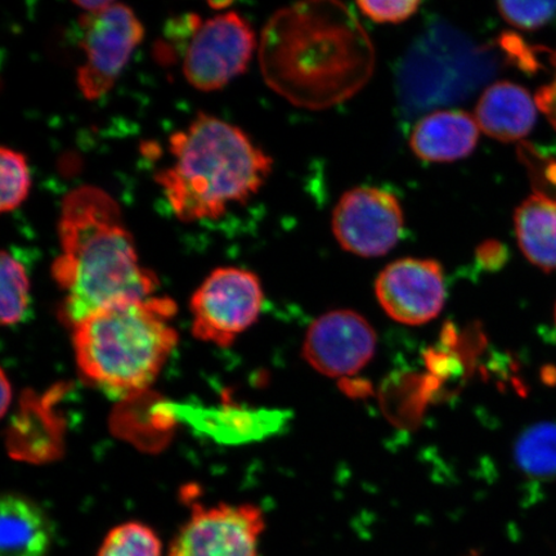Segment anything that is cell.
<instances>
[{
    "mask_svg": "<svg viewBox=\"0 0 556 556\" xmlns=\"http://www.w3.org/2000/svg\"><path fill=\"white\" fill-rule=\"evenodd\" d=\"M258 51L267 86L308 110L350 100L375 67L364 26L338 2H304L277 11L264 26Z\"/></svg>",
    "mask_w": 556,
    "mask_h": 556,
    "instance_id": "cell-1",
    "label": "cell"
},
{
    "mask_svg": "<svg viewBox=\"0 0 556 556\" xmlns=\"http://www.w3.org/2000/svg\"><path fill=\"white\" fill-rule=\"evenodd\" d=\"M58 231L52 277L64 291L60 316L70 328L108 305L154 296L157 277L139 263L121 206L106 191L89 185L68 191Z\"/></svg>",
    "mask_w": 556,
    "mask_h": 556,
    "instance_id": "cell-2",
    "label": "cell"
},
{
    "mask_svg": "<svg viewBox=\"0 0 556 556\" xmlns=\"http://www.w3.org/2000/svg\"><path fill=\"white\" fill-rule=\"evenodd\" d=\"M169 151L173 163L155 180L185 224L218 219L229 205L245 204L274 166L245 131L205 113L170 136Z\"/></svg>",
    "mask_w": 556,
    "mask_h": 556,
    "instance_id": "cell-3",
    "label": "cell"
},
{
    "mask_svg": "<svg viewBox=\"0 0 556 556\" xmlns=\"http://www.w3.org/2000/svg\"><path fill=\"white\" fill-rule=\"evenodd\" d=\"M170 298L117 302L92 313L73 328L79 372L111 400L148 389L178 343Z\"/></svg>",
    "mask_w": 556,
    "mask_h": 556,
    "instance_id": "cell-4",
    "label": "cell"
},
{
    "mask_svg": "<svg viewBox=\"0 0 556 556\" xmlns=\"http://www.w3.org/2000/svg\"><path fill=\"white\" fill-rule=\"evenodd\" d=\"M263 303L258 276L239 267L214 269L191 298L193 336L201 342L229 346L258 321Z\"/></svg>",
    "mask_w": 556,
    "mask_h": 556,
    "instance_id": "cell-5",
    "label": "cell"
},
{
    "mask_svg": "<svg viewBox=\"0 0 556 556\" xmlns=\"http://www.w3.org/2000/svg\"><path fill=\"white\" fill-rule=\"evenodd\" d=\"M79 26L85 61L76 72V86L86 100L97 101L119 79L141 45L144 27L130 7L117 2L101 12L83 13Z\"/></svg>",
    "mask_w": 556,
    "mask_h": 556,
    "instance_id": "cell-6",
    "label": "cell"
},
{
    "mask_svg": "<svg viewBox=\"0 0 556 556\" xmlns=\"http://www.w3.org/2000/svg\"><path fill=\"white\" fill-rule=\"evenodd\" d=\"M256 46L252 25L239 12L201 20L186 48L185 78L200 92L219 90L247 72Z\"/></svg>",
    "mask_w": 556,
    "mask_h": 556,
    "instance_id": "cell-7",
    "label": "cell"
},
{
    "mask_svg": "<svg viewBox=\"0 0 556 556\" xmlns=\"http://www.w3.org/2000/svg\"><path fill=\"white\" fill-rule=\"evenodd\" d=\"M264 528L263 511L254 505L194 504L168 556H260Z\"/></svg>",
    "mask_w": 556,
    "mask_h": 556,
    "instance_id": "cell-8",
    "label": "cell"
},
{
    "mask_svg": "<svg viewBox=\"0 0 556 556\" xmlns=\"http://www.w3.org/2000/svg\"><path fill=\"white\" fill-rule=\"evenodd\" d=\"M332 232L346 252L378 258L397 245L405 215L397 198L377 187H357L340 198L332 213Z\"/></svg>",
    "mask_w": 556,
    "mask_h": 556,
    "instance_id": "cell-9",
    "label": "cell"
},
{
    "mask_svg": "<svg viewBox=\"0 0 556 556\" xmlns=\"http://www.w3.org/2000/svg\"><path fill=\"white\" fill-rule=\"evenodd\" d=\"M377 343V332L359 313L332 311L309 326L302 356L326 377H348L363 370L370 363Z\"/></svg>",
    "mask_w": 556,
    "mask_h": 556,
    "instance_id": "cell-10",
    "label": "cell"
},
{
    "mask_svg": "<svg viewBox=\"0 0 556 556\" xmlns=\"http://www.w3.org/2000/svg\"><path fill=\"white\" fill-rule=\"evenodd\" d=\"M375 293L387 315L395 321L419 326L440 316L446 302V283L440 263L405 258L381 270Z\"/></svg>",
    "mask_w": 556,
    "mask_h": 556,
    "instance_id": "cell-11",
    "label": "cell"
},
{
    "mask_svg": "<svg viewBox=\"0 0 556 556\" xmlns=\"http://www.w3.org/2000/svg\"><path fill=\"white\" fill-rule=\"evenodd\" d=\"M159 412L185 424L194 434L226 446L267 440L287 429L291 420L287 409L253 408L232 403L203 406L169 402L159 405Z\"/></svg>",
    "mask_w": 556,
    "mask_h": 556,
    "instance_id": "cell-12",
    "label": "cell"
},
{
    "mask_svg": "<svg viewBox=\"0 0 556 556\" xmlns=\"http://www.w3.org/2000/svg\"><path fill=\"white\" fill-rule=\"evenodd\" d=\"M479 125L463 110H442L417 122L409 137L414 154L428 163H454L476 150Z\"/></svg>",
    "mask_w": 556,
    "mask_h": 556,
    "instance_id": "cell-13",
    "label": "cell"
},
{
    "mask_svg": "<svg viewBox=\"0 0 556 556\" xmlns=\"http://www.w3.org/2000/svg\"><path fill=\"white\" fill-rule=\"evenodd\" d=\"M538 104L521 86L498 81L484 90L476 108L479 129L496 141L516 142L530 135L538 119Z\"/></svg>",
    "mask_w": 556,
    "mask_h": 556,
    "instance_id": "cell-14",
    "label": "cell"
},
{
    "mask_svg": "<svg viewBox=\"0 0 556 556\" xmlns=\"http://www.w3.org/2000/svg\"><path fill=\"white\" fill-rule=\"evenodd\" d=\"M53 527L38 504L7 493L0 504V556H47Z\"/></svg>",
    "mask_w": 556,
    "mask_h": 556,
    "instance_id": "cell-15",
    "label": "cell"
},
{
    "mask_svg": "<svg viewBox=\"0 0 556 556\" xmlns=\"http://www.w3.org/2000/svg\"><path fill=\"white\" fill-rule=\"evenodd\" d=\"M521 253L533 266L556 270V199L534 192L514 215Z\"/></svg>",
    "mask_w": 556,
    "mask_h": 556,
    "instance_id": "cell-16",
    "label": "cell"
},
{
    "mask_svg": "<svg viewBox=\"0 0 556 556\" xmlns=\"http://www.w3.org/2000/svg\"><path fill=\"white\" fill-rule=\"evenodd\" d=\"M29 274L10 252L0 255V319L4 326L27 321L31 308Z\"/></svg>",
    "mask_w": 556,
    "mask_h": 556,
    "instance_id": "cell-17",
    "label": "cell"
},
{
    "mask_svg": "<svg viewBox=\"0 0 556 556\" xmlns=\"http://www.w3.org/2000/svg\"><path fill=\"white\" fill-rule=\"evenodd\" d=\"M516 460L528 476L551 478L556 476V424L541 422L519 437Z\"/></svg>",
    "mask_w": 556,
    "mask_h": 556,
    "instance_id": "cell-18",
    "label": "cell"
},
{
    "mask_svg": "<svg viewBox=\"0 0 556 556\" xmlns=\"http://www.w3.org/2000/svg\"><path fill=\"white\" fill-rule=\"evenodd\" d=\"M162 541L152 528L128 521L111 530L97 556H162Z\"/></svg>",
    "mask_w": 556,
    "mask_h": 556,
    "instance_id": "cell-19",
    "label": "cell"
},
{
    "mask_svg": "<svg viewBox=\"0 0 556 556\" xmlns=\"http://www.w3.org/2000/svg\"><path fill=\"white\" fill-rule=\"evenodd\" d=\"M31 189V173L24 154L0 149V212L11 213L23 205Z\"/></svg>",
    "mask_w": 556,
    "mask_h": 556,
    "instance_id": "cell-20",
    "label": "cell"
},
{
    "mask_svg": "<svg viewBox=\"0 0 556 556\" xmlns=\"http://www.w3.org/2000/svg\"><path fill=\"white\" fill-rule=\"evenodd\" d=\"M500 15L517 29L534 31L556 15V2H500Z\"/></svg>",
    "mask_w": 556,
    "mask_h": 556,
    "instance_id": "cell-21",
    "label": "cell"
},
{
    "mask_svg": "<svg viewBox=\"0 0 556 556\" xmlns=\"http://www.w3.org/2000/svg\"><path fill=\"white\" fill-rule=\"evenodd\" d=\"M361 12L374 23L378 24H401L413 17L421 5L420 2H402V0H392V2H375V0H363L358 2Z\"/></svg>",
    "mask_w": 556,
    "mask_h": 556,
    "instance_id": "cell-22",
    "label": "cell"
},
{
    "mask_svg": "<svg viewBox=\"0 0 556 556\" xmlns=\"http://www.w3.org/2000/svg\"><path fill=\"white\" fill-rule=\"evenodd\" d=\"M552 64L554 65L555 73L551 85L544 86L539 89L534 101L541 113H544L552 123L556 130V51L552 54Z\"/></svg>",
    "mask_w": 556,
    "mask_h": 556,
    "instance_id": "cell-23",
    "label": "cell"
},
{
    "mask_svg": "<svg viewBox=\"0 0 556 556\" xmlns=\"http://www.w3.org/2000/svg\"><path fill=\"white\" fill-rule=\"evenodd\" d=\"M479 260L491 263V266H502L506 258V249L497 241H486L478 250Z\"/></svg>",
    "mask_w": 556,
    "mask_h": 556,
    "instance_id": "cell-24",
    "label": "cell"
},
{
    "mask_svg": "<svg viewBox=\"0 0 556 556\" xmlns=\"http://www.w3.org/2000/svg\"><path fill=\"white\" fill-rule=\"evenodd\" d=\"M111 0H74V4L79 7L85 13H97L109 9Z\"/></svg>",
    "mask_w": 556,
    "mask_h": 556,
    "instance_id": "cell-25",
    "label": "cell"
},
{
    "mask_svg": "<svg viewBox=\"0 0 556 556\" xmlns=\"http://www.w3.org/2000/svg\"><path fill=\"white\" fill-rule=\"evenodd\" d=\"M0 386H2V416H4L7 412H9L12 400V388L4 371H2V381H0Z\"/></svg>",
    "mask_w": 556,
    "mask_h": 556,
    "instance_id": "cell-26",
    "label": "cell"
},
{
    "mask_svg": "<svg viewBox=\"0 0 556 556\" xmlns=\"http://www.w3.org/2000/svg\"><path fill=\"white\" fill-rule=\"evenodd\" d=\"M231 3H208V5L213 7L214 10L217 11H227V7Z\"/></svg>",
    "mask_w": 556,
    "mask_h": 556,
    "instance_id": "cell-27",
    "label": "cell"
},
{
    "mask_svg": "<svg viewBox=\"0 0 556 556\" xmlns=\"http://www.w3.org/2000/svg\"><path fill=\"white\" fill-rule=\"evenodd\" d=\"M555 321H556V308H555Z\"/></svg>",
    "mask_w": 556,
    "mask_h": 556,
    "instance_id": "cell-28",
    "label": "cell"
}]
</instances>
